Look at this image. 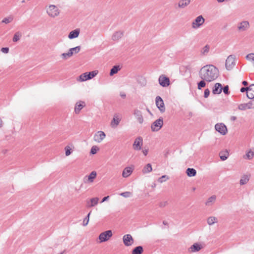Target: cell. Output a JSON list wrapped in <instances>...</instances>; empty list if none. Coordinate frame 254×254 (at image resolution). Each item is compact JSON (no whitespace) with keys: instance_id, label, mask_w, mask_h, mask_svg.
Masks as SVG:
<instances>
[{"instance_id":"ac0fdd59","label":"cell","mask_w":254,"mask_h":254,"mask_svg":"<svg viewBox=\"0 0 254 254\" xmlns=\"http://www.w3.org/2000/svg\"><path fill=\"white\" fill-rule=\"evenodd\" d=\"M250 24L249 22L247 21H242L238 26V29L240 31H245L248 29Z\"/></svg>"},{"instance_id":"52a82bcc","label":"cell","mask_w":254,"mask_h":254,"mask_svg":"<svg viewBox=\"0 0 254 254\" xmlns=\"http://www.w3.org/2000/svg\"><path fill=\"white\" fill-rule=\"evenodd\" d=\"M205 20L202 16H200L196 17L193 22L192 27L194 28H197L201 26L205 22Z\"/></svg>"},{"instance_id":"7402d4cb","label":"cell","mask_w":254,"mask_h":254,"mask_svg":"<svg viewBox=\"0 0 254 254\" xmlns=\"http://www.w3.org/2000/svg\"><path fill=\"white\" fill-rule=\"evenodd\" d=\"M80 33V29L77 28L71 32L69 34V38L71 39H73L78 37Z\"/></svg>"},{"instance_id":"4fadbf2b","label":"cell","mask_w":254,"mask_h":254,"mask_svg":"<svg viewBox=\"0 0 254 254\" xmlns=\"http://www.w3.org/2000/svg\"><path fill=\"white\" fill-rule=\"evenodd\" d=\"M121 120V115L120 114H116L113 118L111 123V127L112 128H116L117 127L118 124Z\"/></svg>"},{"instance_id":"11a10c76","label":"cell","mask_w":254,"mask_h":254,"mask_svg":"<svg viewBox=\"0 0 254 254\" xmlns=\"http://www.w3.org/2000/svg\"><path fill=\"white\" fill-rule=\"evenodd\" d=\"M120 95L122 96L123 98H125V97H126V95H125V94H124V93H122L120 94Z\"/></svg>"},{"instance_id":"484cf974","label":"cell","mask_w":254,"mask_h":254,"mask_svg":"<svg viewBox=\"0 0 254 254\" xmlns=\"http://www.w3.org/2000/svg\"><path fill=\"white\" fill-rule=\"evenodd\" d=\"M228 156H229V152L226 149L223 150L219 153V157L222 160H226L228 157Z\"/></svg>"},{"instance_id":"d590c367","label":"cell","mask_w":254,"mask_h":254,"mask_svg":"<svg viewBox=\"0 0 254 254\" xmlns=\"http://www.w3.org/2000/svg\"><path fill=\"white\" fill-rule=\"evenodd\" d=\"M143 248L141 246L136 248L132 251V253L135 254H141L143 253Z\"/></svg>"},{"instance_id":"bcb514c9","label":"cell","mask_w":254,"mask_h":254,"mask_svg":"<svg viewBox=\"0 0 254 254\" xmlns=\"http://www.w3.org/2000/svg\"><path fill=\"white\" fill-rule=\"evenodd\" d=\"M1 51L3 52V53H8L9 51V48L8 47L5 48H3L2 49H1Z\"/></svg>"},{"instance_id":"f546056e","label":"cell","mask_w":254,"mask_h":254,"mask_svg":"<svg viewBox=\"0 0 254 254\" xmlns=\"http://www.w3.org/2000/svg\"><path fill=\"white\" fill-rule=\"evenodd\" d=\"M253 157H254V152L252 149L248 150L247 151L245 156H244L245 158L247 159H251L253 158Z\"/></svg>"},{"instance_id":"ffe728a7","label":"cell","mask_w":254,"mask_h":254,"mask_svg":"<svg viewBox=\"0 0 254 254\" xmlns=\"http://www.w3.org/2000/svg\"><path fill=\"white\" fill-rule=\"evenodd\" d=\"M247 95L248 97L250 99H253L254 97V85H250L249 88L247 90Z\"/></svg>"},{"instance_id":"277c9868","label":"cell","mask_w":254,"mask_h":254,"mask_svg":"<svg viewBox=\"0 0 254 254\" xmlns=\"http://www.w3.org/2000/svg\"><path fill=\"white\" fill-rule=\"evenodd\" d=\"M46 11L48 15L52 17L57 16L60 14V11L58 8L55 5H49L47 8Z\"/></svg>"},{"instance_id":"4316f807","label":"cell","mask_w":254,"mask_h":254,"mask_svg":"<svg viewBox=\"0 0 254 254\" xmlns=\"http://www.w3.org/2000/svg\"><path fill=\"white\" fill-rule=\"evenodd\" d=\"M134 114H135L136 117L137 118V120H138L139 123L141 124L143 123V116H142L141 112L138 110H136L134 112Z\"/></svg>"},{"instance_id":"e575fe53","label":"cell","mask_w":254,"mask_h":254,"mask_svg":"<svg viewBox=\"0 0 254 254\" xmlns=\"http://www.w3.org/2000/svg\"><path fill=\"white\" fill-rule=\"evenodd\" d=\"M21 32H16V33H15V34L14 35V38H13V41L14 42H17V41H18L21 39Z\"/></svg>"},{"instance_id":"b9f144b4","label":"cell","mask_w":254,"mask_h":254,"mask_svg":"<svg viewBox=\"0 0 254 254\" xmlns=\"http://www.w3.org/2000/svg\"><path fill=\"white\" fill-rule=\"evenodd\" d=\"M169 177H168V176L164 175V176H162V177H161V178H160L159 179L158 181L159 182H161V183H162V182H165V181H166L168 180V179H169Z\"/></svg>"},{"instance_id":"30bf717a","label":"cell","mask_w":254,"mask_h":254,"mask_svg":"<svg viewBox=\"0 0 254 254\" xmlns=\"http://www.w3.org/2000/svg\"><path fill=\"white\" fill-rule=\"evenodd\" d=\"M215 129L222 135H225L227 133V129L225 125L222 123H218L215 125Z\"/></svg>"},{"instance_id":"db71d44e","label":"cell","mask_w":254,"mask_h":254,"mask_svg":"<svg viewBox=\"0 0 254 254\" xmlns=\"http://www.w3.org/2000/svg\"><path fill=\"white\" fill-rule=\"evenodd\" d=\"M217 2H219V3H222V2H224L225 1H226L227 0H217Z\"/></svg>"},{"instance_id":"5bb4252c","label":"cell","mask_w":254,"mask_h":254,"mask_svg":"<svg viewBox=\"0 0 254 254\" xmlns=\"http://www.w3.org/2000/svg\"><path fill=\"white\" fill-rule=\"evenodd\" d=\"M106 137V135L104 132L102 131H99L95 134L94 139L97 143L101 142Z\"/></svg>"},{"instance_id":"60d3db41","label":"cell","mask_w":254,"mask_h":254,"mask_svg":"<svg viewBox=\"0 0 254 254\" xmlns=\"http://www.w3.org/2000/svg\"><path fill=\"white\" fill-rule=\"evenodd\" d=\"M209 49V47L208 45H206L205 47L202 50H201V53L203 55H206L207 53H208V51Z\"/></svg>"},{"instance_id":"7dc6e473","label":"cell","mask_w":254,"mask_h":254,"mask_svg":"<svg viewBox=\"0 0 254 254\" xmlns=\"http://www.w3.org/2000/svg\"><path fill=\"white\" fill-rule=\"evenodd\" d=\"M209 90L208 89H206L205 91V97L206 98L209 96Z\"/></svg>"},{"instance_id":"8fae6325","label":"cell","mask_w":254,"mask_h":254,"mask_svg":"<svg viewBox=\"0 0 254 254\" xmlns=\"http://www.w3.org/2000/svg\"><path fill=\"white\" fill-rule=\"evenodd\" d=\"M112 236V231L110 230L101 233L99 236V239L101 242H104L108 240L110 238H111Z\"/></svg>"},{"instance_id":"74e56055","label":"cell","mask_w":254,"mask_h":254,"mask_svg":"<svg viewBox=\"0 0 254 254\" xmlns=\"http://www.w3.org/2000/svg\"><path fill=\"white\" fill-rule=\"evenodd\" d=\"M13 20V16H10L8 17H7L5 18L3 21H2V22H4L5 23V24H8L10 22H11V21H12Z\"/></svg>"},{"instance_id":"816d5d0a","label":"cell","mask_w":254,"mask_h":254,"mask_svg":"<svg viewBox=\"0 0 254 254\" xmlns=\"http://www.w3.org/2000/svg\"><path fill=\"white\" fill-rule=\"evenodd\" d=\"M3 125H4V123L3 122L2 119L0 118V128L3 127Z\"/></svg>"},{"instance_id":"9a60e30c","label":"cell","mask_w":254,"mask_h":254,"mask_svg":"<svg viewBox=\"0 0 254 254\" xmlns=\"http://www.w3.org/2000/svg\"><path fill=\"white\" fill-rule=\"evenodd\" d=\"M85 103L82 101H79L77 102L74 107V111L76 114H79L81 110L85 107Z\"/></svg>"},{"instance_id":"f6af8a7d","label":"cell","mask_w":254,"mask_h":254,"mask_svg":"<svg viewBox=\"0 0 254 254\" xmlns=\"http://www.w3.org/2000/svg\"><path fill=\"white\" fill-rule=\"evenodd\" d=\"M90 213H89L88 215L87 216V217L85 218V220L84 221V225L85 226L86 225L88 224V221H89V217H90Z\"/></svg>"},{"instance_id":"ee69618b","label":"cell","mask_w":254,"mask_h":254,"mask_svg":"<svg viewBox=\"0 0 254 254\" xmlns=\"http://www.w3.org/2000/svg\"><path fill=\"white\" fill-rule=\"evenodd\" d=\"M206 85V82L204 81H201L199 84H198V88L201 90L202 87H205Z\"/></svg>"},{"instance_id":"603a6c76","label":"cell","mask_w":254,"mask_h":254,"mask_svg":"<svg viewBox=\"0 0 254 254\" xmlns=\"http://www.w3.org/2000/svg\"><path fill=\"white\" fill-rule=\"evenodd\" d=\"M122 68V65H115L112 69H111L110 71V75H113L114 74H116Z\"/></svg>"},{"instance_id":"44dd1931","label":"cell","mask_w":254,"mask_h":254,"mask_svg":"<svg viewBox=\"0 0 254 254\" xmlns=\"http://www.w3.org/2000/svg\"><path fill=\"white\" fill-rule=\"evenodd\" d=\"M222 85L219 83L216 84L213 88V93L216 94H220L222 92Z\"/></svg>"},{"instance_id":"d4e9b609","label":"cell","mask_w":254,"mask_h":254,"mask_svg":"<svg viewBox=\"0 0 254 254\" xmlns=\"http://www.w3.org/2000/svg\"><path fill=\"white\" fill-rule=\"evenodd\" d=\"M124 34V32L122 31H118L116 32H115L112 37V40H117L119 39H120L121 37H123Z\"/></svg>"},{"instance_id":"9c48e42d","label":"cell","mask_w":254,"mask_h":254,"mask_svg":"<svg viewBox=\"0 0 254 254\" xmlns=\"http://www.w3.org/2000/svg\"><path fill=\"white\" fill-rule=\"evenodd\" d=\"M159 82L160 85L164 87L168 86L170 85L169 79L165 75L162 74L161 75L159 79Z\"/></svg>"},{"instance_id":"7a4b0ae2","label":"cell","mask_w":254,"mask_h":254,"mask_svg":"<svg viewBox=\"0 0 254 254\" xmlns=\"http://www.w3.org/2000/svg\"><path fill=\"white\" fill-rule=\"evenodd\" d=\"M98 71H94L90 72L85 73L81 75H80L79 77L77 79L79 81H86L90 79H92L94 78L95 76L98 74Z\"/></svg>"},{"instance_id":"ab89813d","label":"cell","mask_w":254,"mask_h":254,"mask_svg":"<svg viewBox=\"0 0 254 254\" xmlns=\"http://www.w3.org/2000/svg\"><path fill=\"white\" fill-rule=\"evenodd\" d=\"M99 150V148L98 147H97V146H93L91 149V153L93 154H95L98 153Z\"/></svg>"},{"instance_id":"f5cc1de1","label":"cell","mask_w":254,"mask_h":254,"mask_svg":"<svg viewBox=\"0 0 254 254\" xmlns=\"http://www.w3.org/2000/svg\"><path fill=\"white\" fill-rule=\"evenodd\" d=\"M247 90V88H241V92H245V91H246Z\"/></svg>"},{"instance_id":"1f68e13d","label":"cell","mask_w":254,"mask_h":254,"mask_svg":"<svg viewBox=\"0 0 254 254\" xmlns=\"http://www.w3.org/2000/svg\"><path fill=\"white\" fill-rule=\"evenodd\" d=\"M152 170H153V169H152L151 165L150 164H148V165H147L144 167L143 171L144 173H149V172H151Z\"/></svg>"},{"instance_id":"f1b7e54d","label":"cell","mask_w":254,"mask_h":254,"mask_svg":"<svg viewBox=\"0 0 254 254\" xmlns=\"http://www.w3.org/2000/svg\"><path fill=\"white\" fill-rule=\"evenodd\" d=\"M98 201V199L97 198H92L89 200V201H87V206L88 207H92V206H95Z\"/></svg>"},{"instance_id":"2e32d148","label":"cell","mask_w":254,"mask_h":254,"mask_svg":"<svg viewBox=\"0 0 254 254\" xmlns=\"http://www.w3.org/2000/svg\"><path fill=\"white\" fill-rule=\"evenodd\" d=\"M123 242L126 246H129L132 245L134 242V240L132 239V237L130 235L128 234L124 236Z\"/></svg>"},{"instance_id":"e0dca14e","label":"cell","mask_w":254,"mask_h":254,"mask_svg":"<svg viewBox=\"0 0 254 254\" xmlns=\"http://www.w3.org/2000/svg\"><path fill=\"white\" fill-rule=\"evenodd\" d=\"M134 169V167L132 165H130L127 168H126L123 172V176L125 178L129 177L130 175L132 173L133 170Z\"/></svg>"},{"instance_id":"c3c4849f","label":"cell","mask_w":254,"mask_h":254,"mask_svg":"<svg viewBox=\"0 0 254 254\" xmlns=\"http://www.w3.org/2000/svg\"><path fill=\"white\" fill-rule=\"evenodd\" d=\"M228 90H229V87L228 85H226L224 88V92L226 94H227L228 93Z\"/></svg>"},{"instance_id":"d6a6232c","label":"cell","mask_w":254,"mask_h":254,"mask_svg":"<svg viewBox=\"0 0 254 254\" xmlns=\"http://www.w3.org/2000/svg\"><path fill=\"white\" fill-rule=\"evenodd\" d=\"M215 200H216V196H212V197L209 198V199L206 201V205L207 206L212 205V204H213L214 202V201H215Z\"/></svg>"},{"instance_id":"9f6ffc18","label":"cell","mask_w":254,"mask_h":254,"mask_svg":"<svg viewBox=\"0 0 254 254\" xmlns=\"http://www.w3.org/2000/svg\"><path fill=\"white\" fill-rule=\"evenodd\" d=\"M243 84L244 85H245V86H246V85H247L248 84H247V82L246 81H244L243 82Z\"/></svg>"},{"instance_id":"ba28073f","label":"cell","mask_w":254,"mask_h":254,"mask_svg":"<svg viewBox=\"0 0 254 254\" xmlns=\"http://www.w3.org/2000/svg\"><path fill=\"white\" fill-rule=\"evenodd\" d=\"M156 105L158 108L159 110L161 113H164L165 110V107L164 105V102L162 98L160 96H157L155 99Z\"/></svg>"},{"instance_id":"7bdbcfd3","label":"cell","mask_w":254,"mask_h":254,"mask_svg":"<svg viewBox=\"0 0 254 254\" xmlns=\"http://www.w3.org/2000/svg\"><path fill=\"white\" fill-rule=\"evenodd\" d=\"M246 58L249 61H251L252 62H254V54L252 53V54H249L247 56Z\"/></svg>"},{"instance_id":"6da1fadb","label":"cell","mask_w":254,"mask_h":254,"mask_svg":"<svg viewBox=\"0 0 254 254\" xmlns=\"http://www.w3.org/2000/svg\"><path fill=\"white\" fill-rule=\"evenodd\" d=\"M219 75V70L213 65H206L200 71V76L201 78L207 81H211L217 79Z\"/></svg>"},{"instance_id":"cb8c5ba5","label":"cell","mask_w":254,"mask_h":254,"mask_svg":"<svg viewBox=\"0 0 254 254\" xmlns=\"http://www.w3.org/2000/svg\"><path fill=\"white\" fill-rule=\"evenodd\" d=\"M250 177H251V175L250 174L244 175L240 180V184L241 185H243L247 184V182L249 181Z\"/></svg>"},{"instance_id":"681fc988","label":"cell","mask_w":254,"mask_h":254,"mask_svg":"<svg viewBox=\"0 0 254 254\" xmlns=\"http://www.w3.org/2000/svg\"><path fill=\"white\" fill-rule=\"evenodd\" d=\"M130 193H129V192H127V193H123L121 195L122 196H124L125 197H128L129 196H130Z\"/></svg>"},{"instance_id":"7c38bea8","label":"cell","mask_w":254,"mask_h":254,"mask_svg":"<svg viewBox=\"0 0 254 254\" xmlns=\"http://www.w3.org/2000/svg\"><path fill=\"white\" fill-rule=\"evenodd\" d=\"M143 138L141 137H138L136 139L133 144V148L136 150H139L141 149L143 146Z\"/></svg>"},{"instance_id":"836d02e7","label":"cell","mask_w":254,"mask_h":254,"mask_svg":"<svg viewBox=\"0 0 254 254\" xmlns=\"http://www.w3.org/2000/svg\"><path fill=\"white\" fill-rule=\"evenodd\" d=\"M207 223L209 225H212L214 223H216L217 222V218L215 217H209L207 220Z\"/></svg>"},{"instance_id":"5b68a950","label":"cell","mask_w":254,"mask_h":254,"mask_svg":"<svg viewBox=\"0 0 254 254\" xmlns=\"http://www.w3.org/2000/svg\"><path fill=\"white\" fill-rule=\"evenodd\" d=\"M163 125V119L162 117H160L156 121L153 123L151 125V130L154 132H157L159 131Z\"/></svg>"},{"instance_id":"83f0119b","label":"cell","mask_w":254,"mask_h":254,"mask_svg":"<svg viewBox=\"0 0 254 254\" xmlns=\"http://www.w3.org/2000/svg\"><path fill=\"white\" fill-rule=\"evenodd\" d=\"M190 0H181L178 3V6L180 8H184L190 3Z\"/></svg>"},{"instance_id":"f35d334b","label":"cell","mask_w":254,"mask_h":254,"mask_svg":"<svg viewBox=\"0 0 254 254\" xmlns=\"http://www.w3.org/2000/svg\"><path fill=\"white\" fill-rule=\"evenodd\" d=\"M65 150H66V155L68 156L70 154H71L73 151V148H72L70 146H67L66 148H65Z\"/></svg>"},{"instance_id":"f907efd6","label":"cell","mask_w":254,"mask_h":254,"mask_svg":"<svg viewBox=\"0 0 254 254\" xmlns=\"http://www.w3.org/2000/svg\"><path fill=\"white\" fill-rule=\"evenodd\" d=\"M148 148H144L143 149V154H144V155H147L148 153Z\"/></svg>"},{"instance_id":"3957f363","label":"cell","mask_w":254,"mask_h":254,"mask_svg":"<svg viewBox=\"0 0 254 254\" xmlns=\"http://www.w3.org/2000/svg\"><path fill=\"white\" fill-rule=\"evenodd\" d=\"M236 57L235 55H232L229 56L226 60L225 67L228 71L231 70L233 69L235 65Z\"/></svg>"},{"instance_id":"4dcf8cb0","label":"cell","mask_w":254,"mask_h":254,"mask_svg":"<svg viewBox=\"0 0 254 254\" xmlns=\"http://www.w3.org/2000/svg\"><path fill=\"white\" fill-rule=\"evenodd\" d=\"M186 173L187 175L189 177H193L196 175V170L193 168H188L186 171Z\"/></svg>"},{"instance_id":"8d00e7d4","label":"cell","mask_w":254,"mask_h":254,"mask_svg":"<svg viewBox=\"0 0 254 254\" xmlns=\"http://www.w3.org/2000/svg\"><path fill=\"white\" fill-rule=\"evenodd\" d=\"M96 177V172L93 171V172H91L90 173V175H89L88 178V179L89 182H93L94 180V179H95Z\"/></svg>"},{"instance_id":"d6986e66","label":"cell","mask_w":254,"mask_h":254,"mask_svg":"<svg viewBox=\"0 0 254 254\" xmlns=\"http://www.w3.org/2000/svg\"><path fill=\"white\" fill-rule=\"evenodd\" d=\"M203 247L202 245L200 243H196L192 245L189 249L190 252H197L200 251Z\"/></svg>"},{"instance_id":"8992f818","label":"cell","mask_w":254,"mask_h":254,"mask_svg":"<svg viewBox=\"0 0 254 254\" xmlns=\"http://www.w3.org/2000/svg\"><path fill=\"white\" fill-rule=\"evenodd\" d=\"M80 46L70 49L67 52L63 53L61 56L63 59L68 58L69 57L79 53L80 51Z\"/></svg>"}]
</instances>
